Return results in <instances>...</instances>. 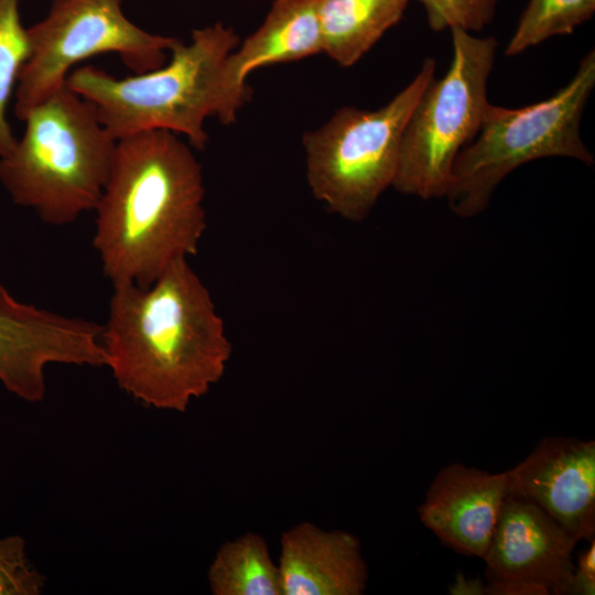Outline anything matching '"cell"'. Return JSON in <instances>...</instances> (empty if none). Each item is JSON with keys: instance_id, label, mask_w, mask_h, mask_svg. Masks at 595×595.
Returning a JSON list of instances; mask_svg holds the SVG:
<instances>
[{"instance_id": "1", "label": "cell", "mask_w": 595, "mask_h": 595, "mask_svg": "<svg viewBox=\"0 0 595 595\" xmlns=\"http://www.w3.org/2000/svg\"><path fill=\"white\" fill-rule=\"evenodd\" d=\"M101 342L121 390L177 412L220 380L231 356L224 321L187 259L148 288L113 286Z\"/></svg>"}, {"instance_id": "2", "label": "cell", "mask_w": 595, "mask_h": 595, "mask_svg": "<svg viewBox=\"0 0 595 595\" xmlns=\"http://www.w3.org/2000/svg\"><path fill=\"white\" fill-rule=\"evenodd\" d=\"M202 166L176 133L117 140L95 207L93 240L112 286H150L172 263L196 255L206 229Z\"/></svg>"}, {"instance_id": "3", "label": "cell", "mask_w": 595, "mask_h": 595, "mask_svg": "<svg viewBox=\"0 0 595 595\" xmlns=\"http://www.w3.org/2000/svg\"><path fill=\"white\" fill-rule=\"evenodd\" d=\"M238 43L235 31L217 22L193 30L188 44L177 40L170 62L156 69L116 78L83 66L68 74L66 85L94 105L116 140L166 130L203 150L208 141L205 119L216 116L226 125L224 67Z\"/></svg>"}, {"instance_id": "4", "label": "cell", "mask_w": 595, "mask_h": 595, "mask_svg": "<svg viewBox=\"0 0 595 595\" xmlns=\"http://www.w3.org/2000/svg\"><path fill=\"white\" fill-rule=\"evenodd\" d=\"M22 121V138L0 158V182L12 202L54 226L94 210L117 144L94 105L65 83Z\"/></svg>"}, {"instance_id": "5", "label": "cell", "mask_w": 595, "mask_h": 595, "mask_svg": "<svg viewBox=\"0 0 595 595\" xmlns=\"http://www.w3.org/2000/svg\"><path fill=\"white\" fill-rule=\"evenodd\" d=\"M595 87V51L572 79L549 98L520 108L489 104L475 138L458 153L445 198L462 218L483 213L497 186L519 166L562 156L594 164L581 136L584 109Z\"/></svg>"}, {"instance_id": "6", "label": "cell", "mask_w": 595, "mask_h": 595, "mask_svg": "<svg viewBox=\"0 0 595 595\" xmlns=\"http://www.w3.org/2000/svg\"><path fill=\"white\" fill-rule=\"evenodd\" d=\"M434 72L435 61L428 57L383 107H343L324 126L304 134L307 183L329 212L361 221L392 187L405 125Z\"/></svg>"}, {"instance_id": "7", "label": "cell", "mask_w": 595, "mask_h": 595, "mask_svg": "<svg viewBox=\"0 0 595 595\" xmlns=\"http://www.w3.org/2000/svg\"><path fill=\"white\" fill-rule=\"evenodd\" d=\"M448 69L428 84L405 125L392 187L422 199L445 196L458 153L475 138L490 104L487 86L498 42L454 29Z\"/></svg>"}, {"instance_id": "8", "label": "cell", "mask_w": 595, "mask_h": 595, "mask_svg": "<svg viewBox=\"0 0 595 595\" xmlns=\"http://www.w3.org/2000/svg\"><path fill=\"white\" fill-rule=\"evenodd\" d=\"M30 54L15 87L14 113H26L66 83L77 63L119 55L134 74L166 63L178 39L150 33L123 13L122 0H52L47 15L28 28Z\"/></svg>"}, {"instance_id": "9", "label": "cell", "mask_w": 595, "mask_h": 595, "mask_svg": "<svg viewBox=\"0 0 595 595\" xmlns=\"http://www.w3.org/2000/svg\"><path fill=\"white\" fill-rule=\"evenodd\" d=\"M101 325L18 301L0 283V383L28 402L42 401L50 364L97 367Z\"/></svg>"}, {"instance_id": "10", "label": "cell", "mask_w": 595, "mask_h": 595, "mask_svg": "<svg viewBox=\"0 0 595 595\" xmlns=\"http://www.w3.org/2000/svg\"><path fill=\"white\" fill-rule=\"evenodd\" d=\"M508 495L527 499L578 541L595 536V442L567 436L541 440L506 470Z\"/></svg>"}, {"instance_id": "11", "label": "cell", "mask_w": 595, "mask_h": 595, "mask_svg": "<svg viewBox=\"0 0 595 595\" xmlns=\"http://www.w3.org/2000/svg\"><path fill=\"white\" fill-rule=\"evenodd\" d=\"M578 540L533 502L507 496L487 552L486 580H523L567 595Z\"/></svg>"}, {"instance_id": "12", "label": "cell", "mask_w": 595, "mask_h": 595, "mask_svg": "<svg viewBox=\"0 0 595 595\" xmlns=\"http://www.w3.org/2000/svg\"><path fill=\"white\" fill-rule=\"evenodd\" d=\"M507 495V472L452 463L437 472L418 513L443 545L483 559Z\"/></svg>"}, {"instance_id": "13", "label": "cell", "mask_w": 595, "mask_h": 595, "mask_svg": "<svg viewBox=\"0 0 595 595\" xmlns=\"http://www.w3.org/2000/svg\"><path fill=\"white\" fill-rule=\"evenodd\" d=\"M282 595H360L368 570L359 539L343 530L301 522L280 540Z\"/></svg>"}, {"instance_id": "14", "label": "cell", "mask_w": 595, "mask_h": 595, "mask_svg": "<svg viewBox=\"0 0 595 595\" xmlns=\"http://www.w3.org/2000/svg\"><path fill=\"white\" fill-rule=\"evenodd\" d=\"M322 52L317 0H275L261 26L226 58V125L250 96L247 76L258 67L299 61Z\"/></svg>"}, {"instance_id": "15", "label": "cell", "mask_w": 595, "mask_h": 595, "mask_svg": "<svg viewBox=\"0 0 595 595\" xmlns=\"http://www.w3.org/2000/svg\"><path fill=\"white\" fill-rule=\"evenodd\" d=\"M409 0H317L322 52L342 67L356 64L393 25Z\"/></svg>"}, {"instance_id": "16", "label": "cell", "mask_w": 595, "mask_h": 595, "mask_svg": "<svg viewBox=\"0 0 595 595\" xmlns=\"http://www.w3.org/2000/svg\"><path fill=\"white\" fill-rule=\"evenodd\" d=\"M207 580L214 595H282L279 566L264 538L253 532L220 547Z\"/></svg>"}, {"instance_id": "17", "label": "cell", "mask_w": 595, "mask_h": 595, "mask_svg": "<svg viewBox=\"0 0 595 595\" xmlns=\"http://www.w3.org/2000/svg\"><path fill=\"white\" fill-rule=\"evenodd\" d=\"M595 12V0H529L505 54L516 56L556 35L572 34Z\"/></svg>"}, {"instance_id": "18", "label": "cell", "mask_w": 595, "mask_h": 595, "mask_svg": "<svg viewBox=\"0 0 595 595\" xmlns=\"http://www.w3.org/2000/svg\"><path fill=\"white\" fill-rule=\"evenodd\" d=\"M19 4L20 0H0V158L9 154L18 140L7 110L30 54L28 30L21 23Z\"/></svg>"}, {"instance_id": "19", "label": "cell", "mask_w": 595, "mask_h": 595, "mask_svg": "<svg viewBox=\"0 0 595 595\" xmlns=\"http://www.w3.org/2000/svg\"><path fill=\"white\" fill-rule=\"evenodd\" d=\"M433 31L477 32L491 23L500 0H418Z\"/></svg>"}, {"instance_id": "20", "label": "cell", "mask_w": 595, "mask_h": 595, "mask_svg": "<svg viewBox=\"0 0 595 595\" xmlns=\"http://www.w3.org/2000/svg\"><path fill=\"white\" fill-rule=\"evenodd\" d=\"M45 580L26 556L20 536L0 539V595H39Z\"/></svg>"}, {"instance_id": "21", "label": "cell", "mask_w": 595, "mask_h": 595, "mask_svg": "<svg viewBox=\"0 0 595 595\" xmlns=\"http://www.w3.org/2000/svg\"><path fill=\"white\" fill-rule=\"evenodd\" d=\"M570 595H594L595 594V539L591 540V545L577 558L571 585Z\"/></svg>"}, {"instance_id": "22", "label": "cell", "mask_w": 595, "mask_h": 595, "mask_svg": "<svg viewBox=\"0 0 595 595\" xmlns=\"http://www.w3.org/2000/svg\"><path fill=\"white\" fill-rule=\"evenodd\" d=\"M541 584L523 580L490 581L486 583V595H548Z\"/></svg>"}, {"instance_id": "23", "label": "cell", "mask_w": 595, "mask_h": 595, "mask_svg": "<svg viewBox=\"0 0 595 595\" xmlns=\"http://www.w3.org/2000/svg\"><path fill=\"white\" fill-rule=\"evenodd\" d=\"M452 595H486V583L480 577H469L457 572L454 583L448 586Z\"/></svg>"}]
</instances>
